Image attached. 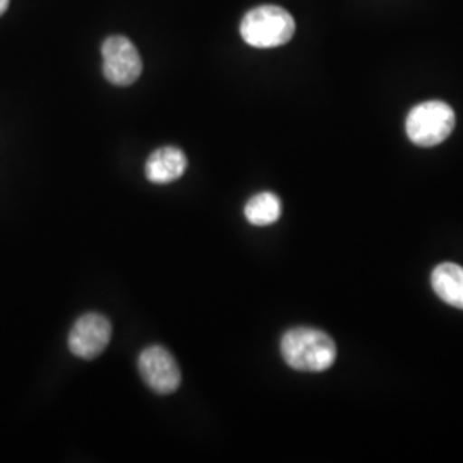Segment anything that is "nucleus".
Wrapping results in <instances>:
<instances>
[{"label": "nucleus", "mask_w": 463, "mask_h": 463, "mask_svg": "<svg viewBox=\"0 0 463 463\" xmlns=\"http://www.w3.org/2000/svg\"><path fill=\"white\" fill-rule=\"evenodd\" d=\"M281 357L300 373H323L336 361V345L328 333L298 326L281 336Z\"/></svg>", "instance_id": "obj_1"}, {"label": "nucleus", "mask_w": 463, "mask_h": 463, "mask_svg": "<svg viewBox=\"0 0 463 463\" xmlns=\"http://www.w3.org/2000/svg\"><path fill=\"white\" fill-rule=\"evenodd\" d=\"M296 34V21L279 5H260L241 23V36L256 49H275L288 43Z\"/></svg>", "instance_id": "obj_2"}, {"label": "nucleus", "mask_w": 463, "mask_h": 463, "mask_svg": "<svg viewBox=\"0 0 463 463\" xmlns=\"http://www.w3.org/2000/svg\"><path fill=\"white\" fill-rule=\"evenodd\" d=\"M455 129L453 109L439 99H430L415 105L405 120L409 139L422 148L441 145Z\"/></svg>", "instance_id": "obj_3"}, {"label": "nucleus", "mask_w": 463, "mask_h": 463, "mask_svg": "<svg viewBox=\"0 0 463 463\" xmlns=\"http://www.w3.org/2000/svg\"><path fill=\"white\" fill-rule=\"evenodd\" d=\"M103 74L109 83L131 86L137 81L143 71L139 52L126 36H110L101 45Z\"/></svg>", "instance_id": "obj_4"}, {"label": "nucleus", "mask_w": 463, "mask_h": 463, "mask_svg": "<svg viewBox=\"0 0 463 463\" xmlns=\"http://www.w3.org/2000/svg\"><path fill=\"white\" fill-rule=\"evenodd\" d=\"M139 373L158 395H170L181 386V369L174 355L162 345L145 348L139 355Z\"/></svg>", "instance_id": "obj_5"}, {"label": "nucleus", "mask_w": 463, "mask_h": 463, "mask_svg": "<svg viewBox=\"0 0 463 463\" xmlns=\"http://www.w3.org/2000/svg\"><path fill=\"white\" fill-rule=\"evenodd\" d=\"M112 336L110 321L99 313L81 316L69 333V350L84 361L99 357Z\"/></svg>", "instance_id": "obj_6"}, {"label": "nucleus", "mask_w": 463, "mask_h": 463, "mask_svg": "<svg viewBox=\"0 0 463 463\" xmlns=\"http://www.w3.org/2000/svg\"><path fill=\"white\" fill-rule=\"evenodd\" d=\"M187 168V158L183 149L164 146L149 155L145 166L149 183L170 184L181 179Z\"/></svg>", "instance_id": "obj_7"}, {"label": "nucleus", "mask_w": 463, "mask_h": 463, "mask_svg": "<svg viewBox=\"0 0 463 463\" xmlns=\"http://www.w3.org/2000/svg\"><path fill=\"white\" fill-rule=\"evenodd\" d=\"M430 285L445 304L463 311V268L457 263H441L430 273Z\"/></svg>", "instance_id": "obj_8"}, {"label": "nucleus", "mask_w": 463, "mask_h": 463, "mask_svg": "<svg viewBox=\"0 0 463 463\" xmlns=\"http://www.w3.org/2000/svg\"><path fill=\"white\" fill-rule=\"evenodd\" d=\"M244 215L250 225H271L281 216V201L273 193H260L246 203Z\"/></svg>", "instance_id": "obj_9"}, {"label": "nucleus", "mask_w": 463, "mask_h": 463, "mask_svg": "<svg viewBox=\"0 0 463 463\" xmlns=\"http://www.w3.org/2000/svg\"><path fill=\"white\" fill-rule=\"evenodd\" d=\"M7 7H9V0H0V16L7 11Z\"/></svg>", "instance_id": "obj_10"}]
</instances>
